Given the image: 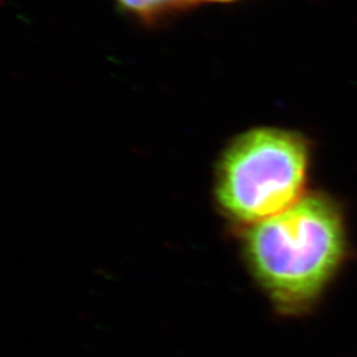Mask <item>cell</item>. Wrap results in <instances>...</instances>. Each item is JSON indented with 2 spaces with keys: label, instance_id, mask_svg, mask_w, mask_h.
Wrapping results in <instances>:
<instances>
[{
  "label": "cell",
  "instance_id": "6da1fadb",
  "mask_svg": "<svg viewBox=\"0 0 357 357\" xmlns=\"http://www.w3.org/2000/svg\"><path fill=\"white\" fill-rule=\"evenodd\" d=\"M245 257L273 305L287 315L314 306L349 252L344 208L331 193H306L298 203L249 225Z\"/></svg>",
  "mask_w": 357,
  "mask_h": 357
},
{
  "label": "cell",
  "instance_id": "7a4b0ae2",
  "mask_svg": "<svg viewBox=\"0 0 357 357\" xmlns=\"http://www.w3.org/2000/svg\"><path fill=\"white\" fill-rule=\"evenodd\" d=\"M312 144L293 130L261 128L237 138L224 153L217 200L237 221L253 225L306 195Z\"/></svg>",
  "mask_w": 357,
  "mask_h": 357
},
{
  "label": "cell",
  "instance_id": "3957f363",
  "mask_svg": "<svg viewBox=\"0 0 357 357\" xmlns=\"http://www.w3.org/2000/svg\"><path fill=\"white\" fill-rule=\"evenodd\" d=\"M122 8L141 16H151L175 7L181 0H115Z\"/></svg>",
  "mask_w": 357,
  "mask_h": 357
},
{
  "label": "cell",
  "instance_id": "277c9868",
  "mask_svg": "<svg viewBox=\"0 0 357 357\" xmlns=\"http://www.w3.org/2000/svg\"><path fill=\"white\" fill-rule=\"evenodd\" d=\"M205 1H212V3H229V1H236V0H205Z\"/></svg>",
  "mask_w": 357,
  "mask_h": 357
}]
</instances>
